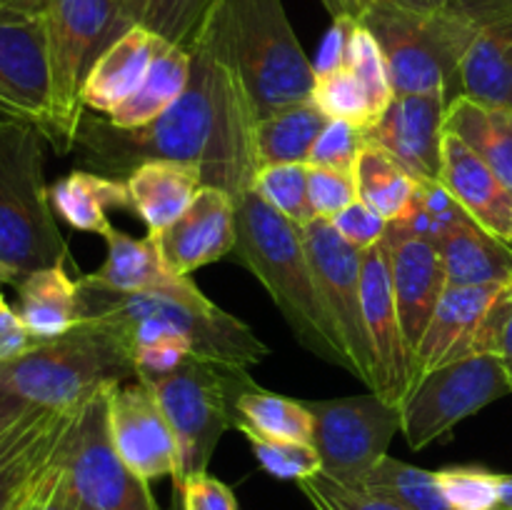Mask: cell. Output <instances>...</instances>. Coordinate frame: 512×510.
I'll return each mask as SVG.
<instances>
[{
	"label": "cell",
	"instance_id": "6da1fadb",
	"mask_svg": "<svg viewBox=\"0 0 512 510\" xmlns=\"http://www.w3.org/2000/svg\"><path fill=\"white\" fill-rule=\"evenodd\" d=\"M255 123L240 78L208 35H200L190 50L188 85L163 115L138 128H118L103 115L85 113L73 153L85 170L118 180L153 160L193 163L205 185L235 198L253 188L260 170Z\"/></svg>",
	"mask_w": 512,
	"mask_h": 510
},
{
	"label": "cell",
	"instance_id": "7a4b0ae2",
	"mask_svg": "<svg viewBox=\"0 0 512 510\" xmlns=\"http://www.w3.org/2000/svg\"><path fill=\"white\" fill-rule=\"evenodd\" d=\"M78 310L80 320H103L118 328L133 350L173 333L190 340L195 358L233 368L248 370L270 355L250 325L218 308L190 275H175L163 288L140 293H118L83 275L78 280Z\"/></svg>",
	"mask_w": 512,
	"mask_h": 510
},
{
	"label": "cell",
	"instance_id": "3957f363",
	"mask_svg": "<svg viewBox=\"0 0 512 510\" xmlns=\"http://www.w3.org/2000/svg\"><path fill=\"white\" fill-rule=\"evenodd\" d=\"M235 260L268 290L295 340L350 373V360L330 323L315 283L300 225L290 223L253 188L235 195Z\"/></svg>",
	"mask_w": 512,
	"mask_h": 510
},
{
	"label": "cell",
	"instance_id": "277c9868",
	"mask_svg": "<svg viewBox=\"0 0 512 510\" xmlns=\"http://www.w3.org/2000/svg\"><path fill=\"white\" fill-rule=\"evenodd\" d=\"M200 35H208L235 70L255 120L313 93L315 65L290 25L283 0H220Z\"/></svg>",
	"mask_w": 512,
	"mask_h": 510
},
{
	"label": "cell",
	"instance_id": "5b68a950",
	"mask_svg": "<svg viewBox=\"0 0 512 510\" xmlns=\"http://www.w3.org/2000/svg\"><path fill=\"white\" fill-rule=\"evenodd\" d=\"M133 348L103 320H80L68 333L35 340L23 355L0 365V390L35 408H78L108 383L135 380Z\"/></svg>",
	"mask_w": 512,
	"mask_h": 510
},
{
	"label": "cell",
	"instance_id": "8992f818",
	"mask_svg": "<svg viewBox=\"0 0 512 510\" xmlns=\"http://www.w3.org/2000/svg\"><path fill=\"white\" fill-rule=\"evenodd\" d=\"M43 140L38 125L0 118V285L68 263V243L45 185Z\"/></svg>",
	"mask_w": 512,
	"mask_h": 510
},
{
	"label": "cell",
	"instance_id": "52a82bcc",
	"mask_svg": "<svg viewBox=\"0 0 512 510\" xmlns=\"http://www.w3.org/2000/svg\"><path fill=\"white\" fill-rule=\"evenodd\" d=\"M488 0H453L433 15H415L373 0L363 25L375 35L395 93H440L455 98V80Z\"/></svg>",
	"mask_w": 512,
	"mask_h": 510
},
{
	"label": "cell",
	"instance_id": "ba28073f",
	"mask_svg": "<svg viewBox=\"0 0 512 510\" xmlns=\"http://www.w3.org/2000/svg\"><path fill=\"white\" fill-rule=\"evenodd\" d=\"M120 0H48L50 148L70 155L83 120V85L98 55L123 35Z\"/></svg>",
	"mask_w": 512,
	"mask_h": 510
},
{
	"label": "cell",
	"instance_id": "9c48e42d",
	"mask_svg": "<svg viewBox=\"0 0 512 510\" xmlns=\"http://www.w3.org/2000/svg\"><path fill=\"white\" fill-rule=\"evenodd\" d=\"M248 378L245 368L213 363L190 355L173 373L138 378L158 398L180 450V493L190 478L208 473L215 448L228 428H235V395Z\"/></svg>",
	"mask_w": 512,
	"mask_h": 510
},
{
	"label": "cell",
	"instance_id": "30bf717a",
	"mask_svg": "<svg viewBox=\"0 0 512 510\" xmlns=\"http://www.w3.org/2000/svg\"><path fill=\"white\" fill-rule=\"evenodd\" d=\"M510 393L512 380L498 355L475 353L453 360L413 385L400 405V433L410 448L423 450Z\"/></svg>",
	"mask_w": 512,
	"mask_h": 510
},
{
	"label": "cell",
	"instance_id": "8fae6325",
	"mask_svg": "<svg viewBox=\"0 0 512 510\" xmlns=\"http://www.w3.org/2000/svg\"><path fill=\"white\" fill-rule=\"evenodd\" d=\"M80 408L65 448V480L80 510H155L148 483L120 458L110 435V388Z\"/></svg>",
	"mask_w": 512,
	"mask_h": 510
},
{
	"label": "cell",
	"instance_id": "7c38bea8",
	"mask_svg": "<svg viewBox=\"0 0 512 510\" xmlns=\"http://www.w3.org/2000/svg\"><path fill=\"white\" fill-rule=\"evenodd\" d=\"M303 403L313 415V445L323 463L320 473L348 488H358L403 430L400 405L378 393Z\"/></svg>",
	"mask_w": 512,
	"mask_h": 510
},
{
	"label": "cell",
	"instance_id": "4fadbf2b",
	"mask_svg": "<svg viewBox=\"0 0 512 510\" xmlns=\"http://www.w3.org/2000/svg\"><path fill=\"white\" fill-rule=\"evenodd\" d=\"M320 300L350 360V375L375 390V360L363 313V250L340 238L330 220L300 225Z\"/></svg>",
	"mask_w": 512,
	"mask_h": 510
},
{
	"label": "cell",
	"instance_id": "5bb4252c",
	"mask_svg": "<svg viewBox=\"0 0 512 510\" xmlns=\"http://www.w3.org/2000/svg\"><path fill=\"white\" fill-rule=\"evenodd\" d=\"M48 0H0V118L33 123L50 135Z\"/></svg>",
	"mask_w": 512,
	"mask_h": 510
},
{
	"label": "cell",
	"instance_id": "9a60e30c",
	"mask_svg": "<svg viewBox=\"0 0 512 510\" xmlns=\"http://www.w3.org/2000/svg\"><path fill=\"white\" fill-rule=\"evenodd\" d=\"M110 435L120 458L145 483L180 478V450L158 398L143 380L110 388Z\"/></svg>",
	"mask_w": 512,
	"mask_h": 510
},
{
	"label": "cell",
	"instance_id": "2e32d148",
	"mask_svg": "<svg viewBox=\"0 0 512 510\" xmlns=\"http://www.w3.org/2000/svg\"><path fill=\"white\" fill-rule=\"evenodd\" d=\"M363 313L375 360V390L393 405H403L413 388V353L400 325L385 245L363 250Z\"/></svg>",
	"mask_w": 512,
	"mask_h": 510
},
{
	"label": "cell",
	"instance_id": "e0dca14e",
	"mask_svg": "<svg viewBox=\"0 0 512 510\" xmlns=\"http://www.w3.org/2000/svg\"><path fill=\"white\" fill-rule=\"evenodd\" d=\"M448 95L395 93L378 123L368 130V143L398 160L415 180H438L443 158Z\"/></svg>",
	"mask_w": 512,
	"mask_h": 510
},
{
	"label": "cell",
	"instance_id": "ac0fdd59",
	"mask_svg": "<svg viewBox=\"0 0 512 510\" xmlns=\"http://www.w3.org/2000/svg\"><path fill=\"white\" fill-rule=\"evenodd\" d=\"M383 245L385 253H388L390 285H393L400 325H403L405 340H408L415 363L420 340H423L430 318H433L435 308H438L440 298L448 288L443 255L435 243L415 238L393 223H388Z\"/></svg>",
	"mask_w": 512,
	"mask_h": 510
},
{
	"label": "cell",
	"instance_id": "d6986e66",
	"mask_svg": "<svg viewBox=\"0 0 512 510\" xmlns=\"http://www.w3.org/2000/svg\"><path fill=\"white\" fill-rule=\"evenodd\" d=\"M165 268L190 275L235 250V198L223 188L203 185L178 220L155 238Z\"/></svg>",
	"mask_w": 512,
	"mask_h": 510
},
{
	"label": "cell",
	"instance_id": "ffe728a7",
	"mask_svg": "<svg viewBox=\"0 0 512 510\" xmlns=\"http://www.w3.org/2000/svg\"><path fill=\"white\" fill-rule=\"evenodd\" d=\"M503 285H448L413 363V385L453 360L475 355V338ZM413 390V388H410Z\"/></svg>",
	"mask_w": 512,
	"mask_h": 510
},
{
	"label": "cell",
	"instance_id": "44dd1931",
	"mask_svg": "<svg viewBox=\"0 0 512 510\" xmlns=\"http://www.w3.org/2000/svg\"><path fill=\"white\" fill-rule=\"evenodd\" d=\"M455 98L512 110V0L485 5L478 33L458 68Z\"/></svg>",
	"mask_w": 512,
	"mask_h": 510
},
{
	"label": "cell",
	"instance_id": "7402d4cb",
	"mask_svg": "<svg viewBox=\"0 0 512 510\" xmlns=\"http://www.w3.org/2000/svg\"><path fill=\"white\" fill-rule=\"evenodd\" d=\"M438 183L468 218L505 243H512V190L463 140L445 133Z\"/></svg>",
	"mask_w": 512,
	"mask_h": 510
},
{
	"label": "cell",
	"instance_id": "603a6c76",
	"mask_svg": "<svg viewBox=\"0 0 512 510\" xmlns=\"http://www.w3.org/2000/svg\"><path fill=\"white\" fill-rule=\"evenodd\" d=\"M163 38L130 28L108 45L90 68L83 85V108L103 118L113 115L143 83Z\"/></svg>",
	"mask_w": 512,
	"mask_h": 510
},
{
	"label": "cell",
	"instance_id": "cb8c5ba5",
	"mask_svg": "<svg viewBox=\"0 0 512 510\" xmlns=\"http://www.w3.org/2000/svg\"><path fill=\"white\" fill-rule=\"evenodd\" d=\"M125 185H128L130 208L148 225L150 238H158L193 203L205 180L203 170L193 163L153 160L135 168Z\"/></svg>",
	"mask_w": 512,
	"mask_h": 510
},
{
	"label": "cell",
	"instance_id": "d4e9b609",
	"mask_svg": "<svg viewBox=\"0 0 512 510\" xmlns=\"http://www.w3.org/2000/svg\"><path fill=\"white\" fill-rule=\"evenodd\" d=\"M448 285H503L512 280V243L465 215L438 240Z\"/></svg>",
	"mask_w": 512,
	"mask_h": 510
},
{
	"label": "cell",
	"instance_id": "484cf974",
	"mask_svg": "<svg viewBox=\"0 0 512 510\" xmlns=\"http://www.w3.org/2000/svg\"><path fill=\"white\" fill-rule=\"evenodd\" d=\"M15 290V310L33 340L58 338L80 323L78 280L70 278L65 263L25 275Z\"/></svg>",
	"mask_w": 512,
	"mask_h": 510
},
{
	"label": "cell",
	"instance_id": "4316f807",
	"mask_svg": "<svg viewBox=\"0 0 512 510\" xmlns=\"http://www.w3.org/2000/svg\"><path fill=\"white\" fill-rule=\"evenodd\" d=\"M50 203L55 215L75 230L105 235L113 228L108 210L130 208V195L125 180L75 168L50 188Z\"/></svg>",
	"mask_w": 512,
	"mask_h": 510
},
{
	"label": "cell",
	"instance_id": "83f0119b",
	"mask_svg": "<svg viewBox=\"0 0 512 510\" xmlns=\"http://www.w3.org/2000/svg\"><path fill=\"white\" fill-rule=\"evenodd\" d=\"M445 133L463 140L512 190V110L455 98L445 110Z\"/></svg>",
	"mask_w": 512,
	"mask_h": 510
},
{
	"label": "cell",
	"instance_id": "f1b7e54d",
	"mask_svg": "<svg viewBox=\"0 0 512 510\" xmlns=\"http://www.w3.org/2000/svg\"><path fill=\"white\" fill-rule=\"evenodd\" d=\"M80 408L83 405L60 410L58 418L33 445L0 470V510H23L35 498V493L48 483V478L63 460L65 440H68Z\"/></svg>",
	"mask_w": 512,
	"mask_h": 510
},
{
	"label": "cell",
	"instance_id": "f546056e",
	"mask_svg": "<svg viewBox=\"0 0 512 510\" xmlns=\"http://www.w3.org/2000/svg\"><path fill=\"white\" fill-rule=\"evenodd\" d=\"M330 123L328 115L315 105L313 98L285 105L255 123V153L258 165L308 163L315 140Z\"/></svg>",
	"mask_w": 512,
	"mask_h": 510
},
{
	"label": "cell",
	"instance_id": "4dcf8cb0",
	"mask_svg": "<svg viewBox=\"0 0 512 510\" xmlns=\"http://www.w3.org/2000/svg\"><path fill=\"white\" fill-rule=\"evenodd\" d=\"M188 80L190 53L163 40L140 88L113 115H108V120L118 128H138V125L150 123L183 95Z\"/></svg>",
	"mask_w": 512,
	"mask_h": 510
},
{
	"label": "cell",
	"instance_id": "1f68e13d",
	"mask_svg": "<svg viewBox=\"0 0 512 510\" xmlns=\"http://www.w3.org/2000/svg\"><path fill=\"white\" fill-rule=\"evenodd\" d=\"M108 245L105 263L90 278L118 293H140V290L163 288L175 278L165 268L155 238H133L125 230L113 228L103 235Z\"/></svg>",
	"mask_w": 512,
	"mask_h": 510
},
{
	"label": "cell",
	"instance_id": "d6a6232c",
	"mask_svg": "<svg viewBox=\"0 0 512 510\" xmlns=\"http://www.w3.org/2000/svg\"><path fill=\"white\" fill-rule=\"evenodd\" d=\"M220 0H120V30L143 28L190 53Z\"/></svg>",
	"mask_w": 512,
	"mask_h": 510
},
{
	"label": "cell",
	"instance_id": "836d02e7",
	"mask_svg": "<svg viewBox=\"0 0 512 510\" xmlns=\"http://www.w3.org/2000/svg\"><path fill=\"white\" fill-rule=\"evenodd\" d=\"M235 428L313 443V415L303 400L270 393L260 388L250 375L243 378L235 395Z\"/></svg>",
	"mask_w": 512,
	"mask_h": 510
},
{
	"label": "cell",
	"instance_id": "e575fe53",
	"mask_svg": "<svg viewBox=\"0 0 512 510\" xmlns=\"http://www.w3.org/2000/svg\"><path fill=\"white\" fill-rule=\"evenodd\" d=\"M355 185H358V200L383 215L388 223L403 218L418 193V180L398 160L370 143L365 145L355 165Z\"/></svg>",
	"mask_w": 512,
	"mask_h": 510
},
{
	"label": "cell",
	"instance_id": "d590c367",
	"mask_svg": "<svg viewBox=\"0 0 512 510\" xmlns=\"http://www.w3.org/2000/svg\"><path fill=\"white\" fill-rule=\"evenodd\" d=\"M358 490L390 500L405 510H453L433 470L385 455L358 483Z\"/></svg>",
	"mask_w": 512,
	"mask_h": 510
},
{
	"label": "cell",
	"instance_id": "8d00e7d4",
	"mask_svg": "<svg viewBox=\"0 0 512 510\" xmlns=\"http://www.w3.org/2000/svg\"><path fill=\"white\" fill-rule=\"evenodd\" d=\"M310 98L330 120H348V123L358 125L363 130H370L378 123V113L370 103L368 90L345 63L333 70L315 73Z\"/></svg>",
	"mask_w": 512,
	"mask_h": 510
},
{
	"label": "cell",
	"instance_id": "74e56055",
	"mask_svg": "<svg viewBox=\"0 0 512 510\" xmlns=\"http://www.w3.org/2000/svg\"><path fill=\"white\" fill-rule=\"evenodd\" d=\"M253 190L295 225L315 220L308 198V163L265 165L255 173Z\"/></svg>",
	"mask_w": 512,
	"mask_h": 510
},
{
	"label": "cell",
	"instance_id": "f35d334b",
	"mask_svg": "<svg viewBox=\"0 0 512 510\" xmlns=\"http://www.w3.org/2000/svg\"><path fill=\"white\" fill-rule=\"evenodd\" d=\"M240 433L245 435V440L253 448V455L260 463V468L268 475H273V478L300 483V480L313 478V475L323 470V463H320V455L313 443H303V440L293 438H275V435H263L250 428H240Z\"/></svg>",
	"mask_w": 512,
	"mask_h": 510
},
{
	"label": "cell",
	"instance_id": "ab89813d",
	"mask_svg": "<svg viewBox=\"0 0 512 510\" xmlns=\"http://www.w3.org/2000/svg\"><path fill=\"white\" fill-rule=\"evenodd\" d=\"M463 218L465 210L455 203L453 195L438 180H425V183L418 180V193H415L408 213L400 220H393V225L415 238H425L438 245V240Z\"/></svg>",
	"mask_w": 512,
	"mask_h": 510
},
{
	"label": "cell",
	"instance_id": "60d3db41",
	"mask_svg": "<svg viewBox=\"0 0 512 510\" xmlns=\"http://www.w3.org/2000/svg\"><path fill=\"white\" fill-rule=\"evenodd\" d=\"M345 65L353 70L360 78V83L365 85L370 95V103H373L375 113H385V108L390 105V100L395 98L393 83H390L388 63H385V55L380 43L375 40V35L365 28L363 23H353L348 35V48H345Z\"/></svg>",
	"mask_w": 512,
	"mask_h": 510
},
{
	"label": "cell",
	"instance_id": "b9f144b4",
	"mask_svg": "<svg viewBox=\"0 0 512 510\" xmlns=\"http://www.w3.org/2000/svg\"><path fill=\"white\" fill-rule=\"evenodd\" d=\"M435 475L453 510H500V473L480 465H450Z\"/></svg>",
	"mask_w": 512,
	"mask_h": 510
},
{
	"label": "cell",
	"instance_id": "7bdbcfd3",
	"mask_svg": "<svg viewBox=\"0 0 512 510\" xmlns=\"http://www.w3.org/2000/svg\"><path fill=\"white\" fill-rule=\"evenodd\" d=\"M368 130L358 128V125L348 123V120H330L320 138L315 140L313 150H310L308 165H323V168L345 170V173H355L360 153L368 145Z\"/></svg>",
	"mask_w": 512,
	"mask_h": 510
},
{
	"label": "cell",
	"instance_id": "ee69618b",
	"mask_svg": "<svg viewBox=\"0 0 512 510\" xmlns=\"http://www.w3.org/2000/svg\"><path fill=\"white\" fill-rule=\"evenodd\" d=\"M308 198L315 218L333 220L335 215L343 213L348 205L358 200L355 173L308 165Z\"/></svg>",
	"mask_w": 512,
	"mask_h": 510
},
{
	"label": "cell",
	"instance_id": "f6af8a7d",
	"mask_svg": "<svg viewBox=\"0 0 512 510\" xmlns=\"http://www.w3.org/2000/svg\"><path fill=\"white\" fill-rule=\"evenodd\" d=\"M298 488L313 505V510H405L390 500L378 498V495L348 488V485L338 483L323 473L300 480Z\"/></svg>",
	"mask_w": 512,
	"mask_h": 510
},
{
	"label": "cell",
	"instance_id": "bcb514c9",
	"mask_svg": "<svg viewBox=\"0 0 512 510\" xmlns=\"http://www.w3.org/2000/svg\"><path fill=\"white\" fill-rule=\"evenodd\" d=\"M475 353L498 355L512 380V280L485 315L475 338Z\"/></svg>",
	"mask_w": 512,
	"mask_h": 510
},
{
	"label": "cell",
	"instance_id": "7dc6e473",
	"mask_svg": "<svg viewBox=\"0 0 512 510\" xmlns=\"http://www.w3.org/2000/svg\"><path fill=\"white\" fill-rule=\"evenodd\" d=\"M193 355V345L183 335L165 333L148 343L135 345V378H158V375L173 373L175 368L185 363Z\"/></svg>",
	"mask_w": 512,
	"mask_h": 510
},
{
	"label": "cell",
	"instance_id": "c3c4849f",
	"mask_svg": "<svg viewBox=\"0 0 512 510\" xmlns=\"http://www.w3.org/2000/svg\"><path fill=\"white\" fill-rule=\"evenodd\" d=\"M330 223L338 230L340 238L348 240L358 250H368L373 245L383 243L385 230H388V220L375 213L373 208H368L363 200H355L343 213L335 215Z\"/></svg>",
	"mask_w": 512,
	"mask_h": 510
},
{
	"label": "cell",
	"instance_id": "681fc988",
	"mask_svg": "<svg viewBox=\"0 0 512 510\" xmlns=\"http://www.w3.org/2000/svg\"><path fill=\"white\" fill-rule=\"evenodd\" d=\"M58 413L60 410L33 408L25 415H20L15 423H10L8 428L0 430V470L8 463H13L23 450H28L50 428V423L58 418Z\"/></svg>",
	"mask_w": 512,
	"mask_h": 510
},
{
	"label": "cell",
	"instance_id": "f907efd6",
	"mask_svg": "<svg viewBox=\"0 0 512 510\" xmlns=\"http://www.w3.org/2000/svg\"><path fill=\"white\" fill-rule=\"evenodd\" d=\"M180 503L183 510H240L233 490L208 473L190 478L180 488Z\"/></svg>",
	"mask_w": 512,
	"mask_h": 510
},
{
	"label": "cell",
	"instance_id": "816d5d0a",
	"mask_svg": "<svg viewBox=\"0 0 512 510\" xmlns=\"http://www.w3.org/2000/svg\"><path fill=\"white\" fill-rule=\"evenodd\" d=\"M33 343L35 340L30 338L18 310L8 305L3 290H0V365L23 355Z\"/></svg>",
	"mask_w": 512,
	"mask_h": 510
},
{
	"label": "cell",
	"instance_id": "f5cc1de1",
	"mask_svg": "<svg viewBox=\"0 0 512 510\" xmlns=\"http://www.w3.org/2000/svg\"><path fill=\"white\" fill-rule=\"evenodd\" d=\"M65 448H68V443H65ZM35 510H80L78 503H75L73 493H70L68 480H65V455L58 473L53 475V480H50V485L45 488L43 498H40V503L35 505Z\"/></svg>",
	"mask_w": 512,
	"mask_h": 510
},
{
	"label": "cell",
	"instance_id": "db71d44e",
	"mask_svg": "<svg viewBox=\"0 0 512 510\" xmlns=\"http://www.w3.org/2000/svg\"><path fill=\"white\" fill-rule=\"evenodd\" d=\"M333 20H355L363 23L365 13L370 10L373 0H320Z\"/></svg>",
	"mask_w": 512,
	"mask_h": 510
},
{
	"label": "cell",
	"instance_id": "11a10c76",
	"mask_svg": "<svg viewBox=\"0 0 512 510\" xmlns=\"http://www.w3.org/2000/svg\"><path fill=\"white\" fill-rule=\"evenodd\" d=\"M33 408L35 405L25 403V400H20L18 395L8 393V390H0V430L8 428V425L15 423L20 415H25Z\"/></svg>",
	"mask_w": 512,
	"mask_h": 510
},
{
	"label": "cell",
	"instance_id": "9f6ffc18",
	"mask_svg": "<svg viewBox=\"0 0 512 510\" xmlns=\"http://www.w3.org/2000/svg\"><path fill=\"white\" fill-rule=\"evenodd\" d=\"M378 3L393 5V8L408 10V13L415 15H433L440 13L443 8H448L453 0H378Z\"/></svg>",
	"mask_w": 512,
	"mask_h": 510
},
{
	"label": "cell",
	"instance_id": "6f0895ef",
	"mask_svg": "<svg viewBox=\"0 0 512 510\" xmlns=\"http://www.w3.org/2000/svg\"><path fill=\"white\" fill-rule=\"evenodd\" d=\"M500 510H512V473H500Z\"/></svg>",
	"mask_w": 512,
	"mask_h": 510
}]
</instances>
